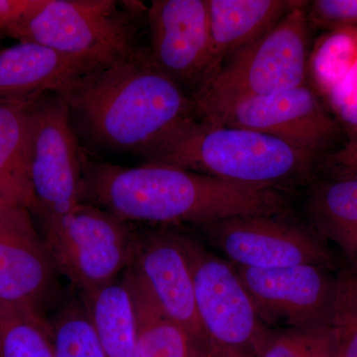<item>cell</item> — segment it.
<instances>
[{
    "mask_svg": "<svg viewBox=\"0 0 357 357\" xmlns=\"http://www.w3.org/2000/svg\"><path fill=\"white\" fill-rule=\"evenodd\" d=\"M22 206L0 202V304L41 312L57 294L58 270Z\"/></svg>",
    "mask_w": 357,
    "mask_h": 357,
    "instance_id": "cell-14",
    "label": "cell"
},
{
    "mask_svg": "<svg viewBox=\"0 0 357 357\" xmlns=\"http://www.w3.org/2000/svg\"><path fill=\"white\" fill-rule=\"evenodd\" d=\"M145 163L164 164L259 187L299 184L319 170L318 157L288 143L232 126L189 117L141 154Z\"/></svg>",
    "mask_w": 357,
    "mask_h": 357,
    "instance_id": "cell-3",
    "label": "cell"
},
{
    "mask_svg": "<svg viewBox=\"0 0 357 357\" xmlns=\"http://www.w3.org/2000/svg\"><path fill=\"white\" fill-rule=\"evenodd\" d=\"M354 265H356V266H357V261L354 262Z\"/></svg>",
    "mask_w": 357,
    "mask_h": 357,
    "instance_id": "cell-30",
    "label": "cell"
},
{
    "mask_svg": "<svg viewBox=\"0 0 357 357\" xmlns=\"http://www.w3.org/2000/svg\"><path fill=\"white\" fill-rule=\"evenodd\" d=\"M357 62V29L330 32L317 51L314 72L319 88L330 93Z\"/></svg>",
    "mask_w": 357,
    "mask_h": 357,
    "instance_id": "cell-25",
    "label": "cell"
},
{
    "mask_svg": "<svg viewBox=\"0 0 357 357\" xmlns=\"http://www.w3.org/2000/svg\"><path fill=\"white\" fill-rule=\"evenodd\" d=\"M124 222L206 225L237 215H284L280 189L229 182L178 167L84 165V197Z\"/></svg>",
    "mask_w": 357,
    "mask_h": 357,
    "instance_id": "cell-1",
    "label": "cell"
},
{
    "mask_svg": "<svg viewBox=\"0 0 357 357\" xmlns=\"http://www.w3.org/2000/svg\"><path fill=\"white\" fill-rule=\"evenodd\" d=\"M30 178L37 217H57L82 203L84 163L70 126L67 98L48 93L30 100Z\"/></svg>",
    "mask_w": 357,
    "mask_h": 357,
    "instance_id": "cell-9",
    "label": "cell"
},
{
    "mask_svg": "<svg viewBox=\"0 0 357 357\" xmlns=\"http://www.w3.org/2000/svg\"><path fill=\"white\" fill-rule=\"evenodd\" d=\"M331 332L337 357H357V266L335 276Z\"/></svg>",
    "mask_w": 357,
    "mask_h": 357,
    "instance_id": "cell-24",
    "label": "cell"
},
{
    "mask_svg": "<svg viewBox=\"0 0 357 357\" xmlns=\"http://www.w3.org/2000/svg\"><path fill=\"white\" fill-rule=\"evenodd\" d=\"M66 98L89 139L115 151L141 155L178 122L196 116L192 96L148 53L91 73Z\"/></svg>",
    "mask_w": 357,
    "mask_h": 357,
    "instance_id": "cell-2",
    "label": "cell"
},
{
    "mask_svg": "<svg viewBox=\"0 0 357 357\" xmlns=\"http://www.w3.org/2000/svg\"><path fill=\"white\" fill-rule=\"evenodd\" d=\"M234 266L265 326L297 330L330 326L335 276L328 274L326 267Z\"/></svg>",
    "mask_w": 357,
    "mask_h": 357,
    "instance_id": "cell-11",
    "label": "cell"
},
{
    "mask_svg": "<svg viewBox=\"0 0 357 357\" xmlns=\"http://www.w3.org/2000/svg\"><path fill=\"white\" fill-rule=\"evenodd\" d=\"M93 72L50 47L20 42L0 52V100H35L48 93L67 96Z\"/></svg>",
    "mask_w": 357,
    "mask_h": 357,
    "instance_id": "cell-15",
    "label": "cell"
},
{
    "mask_svg": "<svg viewBox=\"0 0 357 357\" xmlns=\"http://www.w3.org/2000/svg\"><path fill=\"white\" fill-rule=\"evenodd\" d=\"M44 2L45 0H0V32L7 35Z\"/></svg>",
    "mask_w": 357,
    "mask_h": 357,
    "instance_id": "cell-29",
    "label": "cell"
},
{
    "mask_svg": "<svg viewBox=\"0 0 357 357\" xmlns=\"http://www.w3.org/2000/svg\"><path fill=\"white\" fill-rule=\"evenodd\" d=\"M256 357H337V349L330 326L273 330L265 326Z\"/></svg>",
    "mask_w": 357,
    "mask_h": 357,
    "instance_id": "cell-23",
    "label": "cell"
},
{
    "mask_svg": "<svg viewBox=\"0 0 357 357\" xmlns=\"http://www.w3.org/2000/svg\"><path fill=\"white\" fill-rule=\"evenodd\" d=\"M30 100H0V202L38 210L30 178Z\"/></svg>",
    "mask_w": 357,
    "mask_h": 357,
    "instance_id": "cell-17",
    "label": "cell"
},
{
    "mask_svg": "<svg viewBox=\"0 0 357 357\" xmlns=\"http://www.w3.org/2000/svg\"><path fill=\"white\" fill-rule=\"evenodd\" d=\"M310 27L333 32L357 29V0H314L307 2Z\"/></svg>",
    "mask_w": 357,
    "mask_h": 357,
    "instance_id": "cell-26",
    "label": "cell"
},
{
    "mask_svg": "<svg viewBox=\"0 0 357 357\" xmlns=\"http://www.w3.org/2000/svg\"><path fill=\"white\" fill-rule=\"evenodd\" d=\"M40 220L56 269L83 297L114 282L132 261L136 236L109 211L82 202L63 215Z\"/></svg>",
    "mask_w": 357,
    "mask_h": 357,
    "instance_id": "cell-6",
    "label": "cell"
},
{
    "mask_svg": "<svg viewBox=\"0 0 357 357\" xmlns=\"http://www.w3.org/2000/svg\"><path fill=\"white\" fill-rule=\"evenodd\" d=\"M84 305L107 357H135L137 319L124 279L84 296Z\"/></svg>",
    "mask_w": 357,
    "mask_h": 357,
    "instance_id": "cell-19",
    "label": "cell"
},
{
    "mask_svg": "<svg viewBox=\"0 0 357 357\" xmlns=\"http://www.w3.org/2000/svg\"><path fill=\"white\" fill-rule=\"evenodd\" d=\"M56 357H107L84 305H66L49 321Z\"/></svg>",
    "mask_w": 357,
    "mask_h": 357,
    "instance_id": "cell-22",
    "label": "cell"
},
{
    "mask_svg": "<svg viewBox=\"0 0 357 357\" xmlns=\"http://www.w3.org/2000/svg\"><path fill=\"white\" fill-rule=\"evenodd\" d=\"M198 227L237 266L272 269L310 264L326 268L332 262L317 234L286 220L283 215H237Z\"/></svg>",
    "mask_w": 357,
    "mask_h": 357,
    "instance_id": "cell-10",
    "label": "cell"
},
{
    "mask_svg": "<svg viewBox=\"0 0 357 357\" xmlns=\"http://www.w3.org/2000/svg\"><path fill=\"white\" fill-rule=\"evenodd\" d=\"M129 267L139 276L166 316L184 331L204 357H211L180 234L154 232L136 236Z\"/></svg>",
    "mask_w": 357,
    "mask_h": 357,
    "instance_id": "cell-13",
    "label": "cell"
},
{
    "mask_svg": "<svg viewBox=\"0 0 357 357\" xmlns=\"http://www.w3.org/2000/svg\"><path fill=\"white\" fill-rule=\"evenodd\" d=\"M195 114L213 123L266 134L318 158L337 150L344 132L307 84L215 103L197 109Z\"/></svg>",
    "mask_w": 357,
    "mask_h": 357,
    "instance_id": "cell-7",
    "label": "cell"
},
{
    "mask_svg": "<svg viewBox=\"0 0 357 357\" xmlns=\"http://www.w3.org/2000/svg\"><path fill=\"white\" fill-rule=\"evenodd\" d=\"M1 51H2L1 49H0V52H1Z\"/></svg>",
    "mask_w": 357,
    "mask_h": 357,
    "instance_id": "cell-31",
    "label": "cell"
},
{
    "mask_svg": "<svg viewBox=\"0 0 357 357\" xmlns=\"http://www.w3.org/2000/svg\"><path fill=\"white\" fill-rule=\"evenodd\" d=\"M307 213L319 234L357 261V176L331 177L317 183L307 199Z\"/></svg>",
    "mask_w": 357,
    "mask_h": 357,
    "instance_id": "cell-18",
    "label": "cell"
},
{
    "mask_svg": "<svg viewBox=\"0 0 357 357\" xmlns=\"http://www.w3.org/2000/svg\"><path fill=\"white\" fill-rule=\"evenodd\" d=\"M325 169L331 177H352L357 176V133L349 137L344 146L321 156L319 169Z\"/></svg>",
    "mask_w": 357,
    "mask_h": 357,
    "instance_id": "cell-28",
    "label": "cell"
},
{
    "mask_svg": "<svg viewBox=\"0 0 357 357\" xmlns=\"http://www.w3.org/2000/svg\"><path fill=\"white\" fill-rule=\"evenodd\" d=\"M180 239L191 267L211 357H256L265 325L236 268L194 239L181 234Z\"/></svg>",
    "mask_w": 357,
    "mask_h": 357,
    "instance_id": "cell-8",
    "label": "cell"
},
{
    "mask_svg": "<svg viewBox=\"0 0 357 357\" xmlns=\"http://www.w3.org/2000/svg\"><path fill=\"white\" fill-rule=\"evenodd\" d=\"M0 357H56L50 323L43 314L0 304Z\"/></svg>",
    "mask_w": 357,
    "mask_h": 357,
    "instance_id": "cell-21",
    "label": "cell"
},
{
    "mask_svg": "<svg viewBox=\"0 0 357 357\" xmlns=\"http://www.w3.org/2000/svg\"><path fill=\"white\" fill-rule=\"evenodd\" d=\"M147 10L136 1L45 0L7 35L50 47L98 72L148 53L137 21Z\"/></svg>",
    "mask_w": 357,
    "mask_h": 357,
    "instance_id": "cell-4",
    "label": "cell"
},
{
    "mask_svg": "<svg viewBox=\"0 0 357 357\" xmlns=\"http://www.w3.org/2000/svg\"><path fill=\"white\" fill-rule=\"evenodd\" d=\"M307 2L295 0L290 10L271 29L225 59L192 93L195 110L307 84L311 27Z\"/></svg>",
    "mask_w": 357,
    "mask_h": 357,
    "instance_id": "cell-5",
    "label": "cell"
},
{
    "mask_svg": "<svg viewBox=\"0 0 357 357\" xmlns=\"http://www.w3.org/2000/svg\"><path fill=\"white\" fill-rule=\"evenodd\" d=\"M328 96L335 119L351 137L357 133V62Z\"/></svg>",
    "mask_w": 357,
    "mask_h": 357,
    "instance_id": "cell-27",
    "label": "cell"
},
{
    "mask_svg": "<svg viewBox=\"0 0 357 357\" xmlns=\"http://www.w3.org/2000/svg\"><path fill=\"white\" fill-rule=\"evenodd\" d=\"M146 23L152 64L194 93L213 74L208 0H153Z\"/></svg>",
    "mask_w": 357,
    "mask_h": 357,
    "instance_id": "cell-12",
    "label": "cell"
},
{
    "mask_svg": "<svg viewBox=\"0 0 357 357\" xmlns=\"http://www.w3.org/2000/svg\"><path fill=\"white\" fill-rule=\"evenodd\" d=\"M294 3L293 0H208L213 74L225 59L271 29Z\"/></svg>",
    "mask_w": 357,
    "mask_h": 357,
    "instance_id": "cell-16",
    "label": "cell"
},
{
    "mask_svg": "<svg viewBox=\"0 0 357 357\" xmlns=\"http://www.w3.org/2000/svg\"><path fill=\"white\" fill-rule=\"evenodd\" d=\"M123 279L132 295L137 319L135 357H204L184 331L162 311L131 268Z\"/></svg>",
    "mask_w": 357,
    "mask_h": 357,
    "instance_id": "cell-20",
    "label": "cell"
}]
</instances>
